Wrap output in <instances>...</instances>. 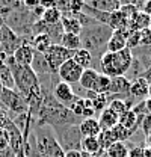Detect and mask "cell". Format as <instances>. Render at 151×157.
Wrapping results in <instances>:
<instances>
[{"label": "cell", "instance_id": "obj_45", "mask_svg": "<svg viewBox=\"0 0 151 157\" xmlns=\"http://www.w3.org/2000/svg\"><path fill=\"white\" fill-rule=\"evenodd\" d=\"M15 157H26V156H24V150H21L20 153H17V154H15Z\"/></svg>", "mask_w": 151, "mask_h": 157}, {"label": "cell", "instance_id": "obj_7", "mask_svg": "<svg viewBox=\"0 0 151 157\" xmlns=\"http://www.w3.org/2000/svg\"><path fill=\"white\" fill-rule=\"evenodd\" d=\"M42 56L45 59V63H47V68L52 74H56L57 70L70 59L73 58V53L68 52L67 48H64L60 44H52L44 53Z\"/></svg>", "mask_w": 151, "mask_h": 157}, {"label": "cell", "instance_id": "obj_8", "mask_svg": "<svg viewBox=\"0 0 151 157\" xmlns=\"http://www.w3.org/2000/svg\"><path fill=\"white\" fill-rule=\"evenodd\" d=\"M0 103L9 112V115H11V112L14 115H21V113L29 112V107H27L26 100L15 89H6V88H3V91L0 94Z\"/></svg>", "mask_w": 151, "mask_h": 157}, {"label": "cell", "instance_id": "obj_13", "mask_svg": "<svg viewBox=\"0 0 151 157\" xmlns=\"http://www.w3.org/2000/svg\"><path fill=\"white\" fill-rule=\"evenodd\" d=\"M129 29L127 30H113L110 38L106 44V52H121L124 48H127V35H129Z\"/></svg>", "mask_w": 151, "mask_h": 157}, {"label": "cell", "instance_id": "obj_11", "mask_svg": "<svg viewBox=\"0 0 151 157\" xmlns=\"http://www.w3.org/2000/svg\"><path fill=\"white\" fill-rule=\"evenodd\" d=\"M33 56H35V50L30 45V38H24L23 42L18 45V48L14 52L12 59L21 67H30Z\"/></svg>", "mask_w": 151, "mask_h": 157}, {"label": "cell", "instance_id": "obj_35", "mask_svg": "<svg viewBox=\"0 0 151 157\" xmlns=\"http://www.w3.org/2000/svg\"><path fill=\"white\" fill-rule=\"evenodd\" d=\"M141 47V32L137 30H130L127 35V48L129 50H136Z\"/></svg>", "mask_w": 151, "mask_h": 157}, {"label": "cell", "instance_id": "obj_23", "mask_svg": "<svg viewBox=\"0 0 151 157\" xmlns=\"http://www.w3.org/2000/svg\"><path fill=\"white\" fill-rule=\"evenodd\" d=\"M118 124H119V125H122L126 130H129V132H132V133H133V132L139 127L141 121L137 119L136 113H134L132 109H130V110L124 112L122 115H119V121H118Z\"/></svg>", "mask_w": 151, "mask_h": 157}, {"label": "cell", "instance_id": "obj_38", "mask_svg": "<svg viewBox=\"0 0 151 157\" xmlns=\"http://www.w3.org/2000/svg\"><path fill=\"white\" fill-rule=\"evenodd\" d=\"M129 157H144V147H133L129 150Z\"/></svg>", "mask_w": 151, "mask_h": 157}, {"label": "cell", "instance_id": "obj_26", "mask_svg": "<svg viewBox=\"0 0 151 157\" xmlns=\"http://www.w3.org/2000/svg\"><path fill=\"white\" fill-rule=\"evenodd\" d=\"M59 44H60L64 48H67L68 52H71V53H74L79 48H82L80 36H79V35H71V33H64Z\"/></svg>", "mask_w": 151, "mask_h": 157}, {"label": "cell", "instance_id": "obj_32", "mask_svg": "<svg viewBox=\"0 0 151 157\" xmlns=\"http://www.w3.org/2000/svg\"><path fill=\"white\" fill-rule=\"evenodd\" d=\"M91 104L95 112H101L109 104V95L107 94H95V97L91 100Z\"/></svg>", "mask_w": 151, "mask_h": 157}, {"label": "cell", "instance_id": "obj_48", "mask_svg": "<svg viewBox=\"0 0 151 157\" xmlns=\"http://www.w3.org/2000/svg\"><path fill=\"white\" fill-rule=\"evenodd\" d=\"M150 29H151V27H150Z\"/></svg>", "mask_w": 151, "mask_h": 157}, {"label": "cell", "instance_id": "obj_18", "mask_svg": "<svg viewBox=\"0 0 151 157\" xmlns=\"http://www.w3.org/2000/svg\"><path fill=\"white\" fill-rule=\"evenodd\" d=\"M83 3L95 11H101V12H113L121 8V3L118 0H91V2L88 0Z\"/></svg>", "mask_w": 151, "mask_h": 157}, {"label": "cell", "instance_id": "obj_31", "mask_svg": "<svg viewBox=\"0 0 151 157\" xmlns=\"http://www.w3.org/2000/svg\"><path fill=\"white\" fill-rule=\"evenodd\" d=\"M109 86H110V77L100 73L97 82H95L94 92L95 94H109Z\"/></svg>", "mask_w": 151, "mask_h": 157}, {"label": "cell", "instance_id": "obj_15", "mask_svg": "<svg viewBox=\"0 0 151 157\" xmlns=\"http://www.w3.org/2000/svg\"><path fill=\"white\" fill-rule=\"evenodd\" d=\"M148 95H150V83L147 82V78H134L132 82V86H130V97L145 101V98Z\"/></svg>", "mask_w": 151, "mask_h": 157}, {"label": "cell", "instance_id": "obj_5", "mask_svg": "<svg viewBox=\"0 0 151 157\" xmlns=\"http://www.w3.org/2000/svg\"><path fill=\"white\" fill-rule=\"evenodd\" d=\"M37 145L44 157H64V151L57 142L55 132L52 127L47 125H33L32 128Z\"/></svg>", "mask_w": 151, "mask_h": 157}, {"label": "cell", "instance_id": "obj_10", "mask_svg": "<svg viewBox=\"0 0 151 157\" xmlns=\"http://www.w3.org/2000/svg\"><path fill=\"white\" fill-rule=\"evenodd\" d=\"M82 73H83V70L76 63L73 59H70V60H67V62L57 70L56 76L59 77V82H64V83L73 86L76 83H79Z\"/></svg>", "mask_w": 151, "mask_h": 157}, {"label": "cell", "instance_id": "obj_19", "mask_svg": "<svg viewBox=\"0 0 151 157\" xmlns=\"http://www.w3.org/2000/svg\"><path fill=\"white\" fill-rule=\"evenodd\" d=\"M98 74L100 71H97L95 68H88V70H83L82 76H80V80H79V86L85 91H94L95 82L98 78Z\"/></svg>", "mask_w": 151, "mask_h": 157}, {"label": "cell", "instance_id": "obj_1", "mask_svg": "<svg viewBox=\"0 0 151 157\" xmlns=\"http://www.w3.org/2000/svg\"><path fill=\"white\" fill-rule=\"evenodd\" d=\"M80 121L82 118L74 117L65 106L57 103L52 95V91L44 89V98L35 115L33 125H47L52 128H57L60 125H79Z\"/></svg>", "mask_w": 151, "mask_h": 157}, {"label": "cell", "instance_id": "obj_47", "mask_svg": "<svg viewBox=\"0 0 151 157\" xmlns=\"http://www.w3.org/2000/svg\"><path fill=\"white\" fill-rule=\"evenodd\" d=\"M148 97L151 98V83H150V95H148Z\"/></svg>", "mask_w": 151, "mask_h": 157}, {"label": "cell", "instance_id": "obj_4", "mask_svg": "<svg viewBox=\"0 0 151 157\" xmlns=\"http://www.w3.org/2000/svg\"><path fill=\"white\" fill-rule=\"evenodd\" d=\"M5 63L11 70V74H12L14 83H15V91H18L20 94L23 95V98H26L33 89H37L39 86L37 74L32 71L30 67H21V65H18L12 59V56H8Z\"/></svg>", "mask_w": 151, "mask_h": 157}, {"label": "cell", "instance_id": "obj_42", "mask_svg": "<svg viewBox=\"0 0 151 157\" xmlns=\"http://www.w3.org/2000/svg\"><path fill=\"white\" fill-rule=\"evenodd\" d=\"M145 110H147V115L151 117V98L145 100Z\"/></svg>", "mask_w": 151, "mask_h": 157}, {"label": "cell", "instance_id": "obj_12", "mask_svg": "<svg viewBox=\"0 0 151 157\" xmlns=\"http://www.w3.org/2000/svg\"><path fill=\"white\" fill-rule=\"evenodd\" d=\"M5 130L8 132V136H9V148L15 154L20 153L24 148V136H23V133L18 130V127L12 122V119L5 125Z\"/></svg>", "mask_w": 151, "mask_h": 157}, {"label": "cell", "instance_id": "obj_36", "mask_svg": "<svg viewBox=\"0 0 151 157\" xmlns=\"http://www.w3.org/2000/svg\"><path fill=\"white\" fill-rule=\"evenodd\" d=\"M141 47H151V29L141 30Z\"/></svg>", "mask_w": 151, "mask_h": 157}, {"label": "cell", "instance_id": "obj_2", "mask_svg": "<svg viewBox=\"0 0 151 157\" xmlns=\"http://www.w3.org/2000/svg\"><path fill=\"white\" fill-rule=\"evenodd\" d=\"M112 29L103 23H95L92 26L83 27L80 32V41H82V48L88 50L92 58H100L103 56V53H106V44L112 35Z\"/></svg>", "mask_w": 151, "mask_h": 157}, {"label": "cell", "instance_id": "obj_39", "mask_svg": "<svg viewBox=\"0 0 151 157\" xmlns=\"http://www.w3.org/2000/svg\"><path fill=\"white\" fill-rule=\"evenodd\" d=\"M0 157H15V153L11 148H6V150L0 151Z\"/></svg>", "mask_w": 151, "mask_h": 157}, {"label": "cell", "instance_id": "obj_40", "mask_svg": "<svg viewBox=\"0 0 151 157\" xmlns=\"http://www.w3.org/2000/svg\"><path fill=\"white\" fill-rule=\"evenodd\" d=\"M64 157H82V151L79 150H73V151H67Z\"/></svg>", "mask_w": 151, "mask_h": 157}, {"label": "cell", "instance_id": "obj_17", "mask_svg": "<svg viewBox=\"0 0 151 157\" xmlns=\"http://www.w3.org/2000/svg\"><path fill=\"white\" fill-rule=\"evenodd\" d=\"M151 27V17L144 12V11H137L132 18L129 20V29L130 30H145V29H150Z\"/></svg>", "mask_w": 151, "mask_h": 157}, {"label": "cell", "instance_id": "obj_9", "mask_svg": "<svg viewBox=\"0 0 151 157\" xmlns=\"http://www.w3.org/2000/svg\"><path fill=\"white\" fill-rule=\"evenodd\" d=\"M52 95L55 97V100H56L57 103H60V104L65 106L67 109H68L76 100H77V97H79L74 92V89H73L71 85H67V83L59 82V80H57L56 83L53 85V88H52Z\"/></svg>", "mask_w": 151, "mask_h": 157}, {"label": "cell", "instance_id": "obj_3", "mask_svg": "<svg viewBox=\"0 0 151 157\" xmlns=\"http://www.w3.org/2000/svg\"><path fill=\"white\" fill-rule=\"evenodd\" d=\"M133 53L132 50L124 48L121 52H106L100 58V70L101 74L107 77H119V76H127L130 67L133 63Z\"/></svg>", "mask_w": 151, "mask_h": 157}, {"label": "cell", "instance_id": "obj_41", "mask_svg": "<svg viewBox=\"0 0 151 157\" xmlns=\"http://www.w3.org/2000/svg\"><path fill=\"white\" fill-rule=\"evenodd\" d=\"M142 11H144V12H147V14L151 17V0H150V2H144Z\"/></svg>", "mask_w": 151, "mask_h": 157}, {"label": "cell", "instance_id": "obj_44", "mask_svg": "<svg viewBox=\"0 0 151 157\" xmlns=\"http://www.w3.org/2000/svg\"><path fill=\"white\" fill-rule=\"evenodd\" d=\"M145 144H147L145 147H151V132L145 135Z\"/></svg>", "mask_w": 151, "mask_h": 157}, {"label": "cell", "instance_id": "obj_14", "mask_svg": "<svg viewBox=\"0 0 151 157\" xmlns=\"http://www.w3.org/2000/svg\"><path fill=\"white\" fill-rule=\"evenodd\" d=\"M130 86H132V80L127 76L112 77L107 95H127L130 94Z\"/></svg>", "mask_w": 151, "mask_h": 157}, {"label": "cell", "instance_id": "obj_25", "mask_svg": "<svg viewBox=\"0 0 151 157\" xmlns=\"http://www.w3.org/2000/svg\"><path fill=\"white\" fill-rule=\"evenodd\" d=\"M80 151L85 154H89V156H95L97 153H100L101 147H100L98 137H82Z\"/></svg>", "mask_w": 151, "mask_h": 157}, {"label": "cell", "instance_id": "obj_16", "mask_svg": "<svg viewBox=\"0 0 151 157\" xmlns=\"http://www.w3.org/2000/svg\"><path fill=\"white\" fill-rule=\"evenodd\" d=\"M79 130L82 137H98L101 133V127L97 121V118H86L82 119L79 124Z\"/></svg>", "mask_w": 151, "mask_h": 157}, {"label": "cell", "instance_id": "obj_33", "mask_svg": "<svg viewBox=\"0 0 151 157\" xmlns=\"http://www.w3.org/2000/svg\"><path fill=\"white\" fill-rule=\"evenodd\" d=\"M113 133V136H115V140L116 142H126L129 137H132V132H129V130H126L122 125H119V124H116L113 128H110Z\"/></svg>", "mask_w": 151, "mask_h": 157}, {"label": "cell", "instance_id": "obj_21", "mask_svg": "<svg viewBox=\"0 0 151 157\" xmlns=\"http://www.w3.org/2000/svg\"><path fill=\"white\" fill-rule=\"evenodd\" d=\"M60 26H62L64 33H71V35H80L83 29L77 17H73V15H64L60 18Z\"/></svg>", "mask_w": 151, "mask_h": 157}, {"label": "cell", "instance_id": "obj_29", "mask_svg": "<svg viewBox=\"0 0 151 157\" xmlns=\"http://www.w3.org/2000/svg\"><path fill=\"white\" fill-rule=\"evenodd\" d=\"M60 18H62V14L57 8H50V9H45L44 14H42V21L47 24V26H55V24H59L60 23Z\"/></svg>", "mask_w": 151, "mask_h": 157}, {"label": "cell", "instance_id": "obj_22", "mask_svg": "<svg viewBox=\"0 0 151 157\" xmlns=\"http://www.w3.org/2000/svg\"><path fill=\"white\" fill-rule=\"evenodd\" d=\"M71 59L74 60L82 70L92 68V63H94V58H92V55H91L88 50H85V48H79L77 52H74Z\"/></svg>", "mask_w": 151, "mask_h": 157}, {"label": "cell", "instance_id": "obj_27", "mask_svg": "<svg viewBox=\"0 0 151 157\" xmlns=\"http://www.w3.org/2000/svg\"><path fill=\"white\" fill-rule=\"evenodd\" d=\"M24 156L26 157H44L41 154L39 148L37 145V140H35V136H33V132L29 133V136L26 137L24 140Z\"/></svg>", "mask_w": 151, "mask_h": 157}, {"label": "cell", "instance_id": "obj_30", "mask_svg": "<svg viewBox=\"0 0 151 157\" xmlns=\"http://www.w3.org/2000/svg\"><path fill=\"white\" fill-rule=\"evenodd\" d=\"M0 82H2L3 88L15 89V83H14V78H12V74H11V70L8 68L6 63L0 67Z\"/></svg>", "mask_w": 151, "mask_h": 157}, {"label": "cell", "instance_id": "obj_20", "mask_svg": "<svg viewBox=\"0 0 151 157\" xmlns=\"http://www.w3.org/2000/svg\"><path fill=\"white\" fill-rule=\"evenodd\" d=\"M97 121H98V124H100L101 130H110V128H113V127L118 124L119 117L113 112L112 109L106 107L104 110H101V112H100V117H98Z\"/></svg>", "mask_w": 151, "mask_h": 157}, {"label": "cell", "instance_id": "obj_34", "mask_svg": "<svg viewBox=\"0 0 151 157\" xmlns=\"http://www.w3.org/2000/svg\"><path fill=\"white\" fill-rule=\"evenodd\" d=\"M85 109H86V103H85V98L83 97H77V100H76L74 103L68 107V110L77 118H82Z\"/></svg>", "mask_w": 151, "mask_h": 157}, {"label": "cell", "instance_id": "obj_6", "mask_svg": "<svg viewBox=\"0 0 151 157\" xmlns=\"http://www.w3.org/2000/svg\"><path fill=\"white\" fill-rule=\"evenodd\" d=\"M53 132L64 153L73 151V150L80 151L82 135H80L79 125H60L57 128H53Z\"/></svg>", "mask_w": 151, "mask_h": 157}, {"label": "cell", "instance_id": "obj_28", "mask_svg": "<svg viewBox=\"0 0 151 157\" xmlns=\"http://www.w3.org/2000/svg\"><path fill=\"white\" fill-rule=\"evenodd\" d=\"M107 157H129V147L126 142H115L106 150Z\"/></svg>", "mask_w": 151, "mask_h": 157}, {"label": "cell", "instance_id": "obj_46", "mask_svg": "<svg viewBox=\"0 0 151 157\" xmlns=\"http://www.w3.org/2000/svg\"><path fill=\"white\" fill-rule=\"evenodd\" d=\"M2 91H3V85H2V82H0V94H2Z\"/></svg>", "mask_w": 151, "mask_h": 157}, {"label": "cell", "instance_id": "obj_24", "mask_svg": "<svg viewBox=\"0 0 151 157\" xmlns=\"http://www.w3.org/2000/svg\"><path fill=\"white\" fill-rule=\"evenodd\" d=\"M30 45L37 53H44L50 45H52V39L47 33H39V35H32L30 36Z\"/></svg>", "mask_w": 151, "mask_h": 157}, {"label": "cell", "instance_id": "obj_37", "mask_svg": "<svg viewBox=\"0 0 151 157\" xmlns=\"http://www.w3.org/2000/svg\"><path fill=\"white\" fill-rule=\"evenodd\" d=\"M9 148V136L5 128H0V151Z\"/></svg>", "mask_w": 151, "mask_h": 157}, {"label": "cell", "instance_id": "obj_43", "mask_svg": "<svg viewBox=\"0 0 151 157\" xmlns=\"http://www.w3.org/2000/svg\"><path fill=\"white\" fill-rule=\"evenodd\" d=\"M144 157H151V147H144Z\"/></svg>", "mask_w": 151, "mask_h": 157}]
</instances>
